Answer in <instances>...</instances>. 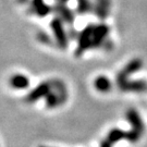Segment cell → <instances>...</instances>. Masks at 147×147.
Masks as SVG:
<instances>
[{
    "label": "cell",
    "mask_w": 147,
    "mask_h": 147,
    "mask_svg": "<svg viewBox=\"0 0 147 147\" xmlns=\"http://www.w3.org/2000/svg\"><path fill=\"white\" fill-rule=\"evenodd\" d=\"M93 9V5L89 0H78V12L80 14L87 13Z\"/></svg>",
    "instance_id": "5bb4252c"
},
{
    "label": "cell",
    "mask_w": 147,
    "mask_h": 147,
    "mask_svg": "<svg viewBox=\"0 0 147 147\" xmlns=\"http://www.w3.org/2000/svg\"><path fill=\"white\" fill-rule=\"evenodd\" d=\"M38 39L42 42H45V44H50V39L48 38L46 34H38Z\"/></svg>",
    "instance_id": "2e32d148"
},
{
    "label": "cell",
    "mask_w": 147,
    "mask_h": 147,
    "mask_svg": "<svg viewBox=\"0 0 147 147\" xmlns=\"http://www.w3.org/2000/svg\"><path fill=\"white\" fill-rule=\"evenodd\" d=\"M108 8L105 5H101V3H97V5L94 7L95 13L99 16L100 19H105L106 16H108Z\"/></svg>",
    "instance_id": "9a60e30c"
},
{
    "label": "cell",
    "mask_w": 147,
    "mask_h": 147,
    "mask_svg": "<svg viewBox=\"0 0 147 147\" xmlns=\"http://www.w3.org/2000/svg\"><path fill=\"white\" fill-rule=\"evenodd\" d=\"M63 104H64V101L62 100V98L51 88V92L46 96V106H47V108L53 109V108H57V107L63 105Z\"/></svg>",
    "instance_id": "7c38bea8"
},
{
    "label": "cell",
    "mask_w": 147,
    "mask_h": 147,
    "mask_svg": "<svg viewBox=\"0 0 147 147\" xmlns=\"http://www.w3.org/2000/svg\"><path fill=\"white\" fill-rule=\"evenodd\" d=\"M123 92H133V93H142L147 90V82L144 80H134L127 81L125 84L120 88Z\"/></svg>",
    "instance_id": "ba28073f"
},
{
    "label": "cell",
    "mask_w": 147,
    "mask_h": 147,
    "mask_svg": "<svg viewBox=\"0 0 147 147\" xmlns=\"http://www.w3.org/2000/svg\"><path fill=\"white\" fill-rule=\"evenodd\" d=\"M53 10L58 13L60 19L63 22H65L68 24H73L74 13L64 3H62V2H57L56 5H53Z\"/></svg>",
    "instance_id": "52a82bcc"
},
{
    "label": "cell",
    "mask_w": 147,
    "mask_h": 147,
    "mask_svg": "<svg viewBox=\"0 0 147 147\" xmlns=\"http://www.w3.org/2000/svg\"><path fill=\"white\" fill-rule=\"evenodd\" d=\"M125 136H126L125 131H122L121 129L115 127V129H112V130L109 131V133H108V135H107L106 138L113 145V144L118 143L121 140H125Z\"/></svg>",
    "instance_id": "4fadbf2b"
},
{
    "label": "cell",
    "mask_w": 147,
    "mask_h": 147,
    "mask_svg": "<svg viewBox=\"0 0 147 147\" xmlns=\"http://www.w3.org/2000/svg\"><path fill=\"white\" fill-rule=\"evenodd\" d=\"M96 1H97V3H101V5H105L107 7L110 5V0H96Z\"/></svg>",
    "instance_id": "ac0fdd59"
},
{
    "label": "cell",
    "mask_w": 147,
    "mask_h": 147,
    "mask_svg": "<svg viewBox=\"0 0 147 147\" xmlns=\"http://www.w3.org/2000/svg\"><path fill=\"white\" fill-rule=\"evenodd\" d=\"M100 147H112V144L106 138V140H102V141H101V143H100Z\"/></svg>",
    "instance_id": "e0dca14e"
},
{
    "label": "cell",
    "mask_w": 147,
    "mask_h": 147,
    "mask_svg": "<svg viewBox=\"0 0 147 147\" xmlns=\"http://www.w3.org/2000/svg\"><path fill=\"white\" fill-rule=\"evenodd\" d=\"M50 92H51V82H42L27 94L25 97V101L28 104H33L42 97H46Z\"/></svg>",
    "instance_id": "277c9868"
},
{
    "label": "cell",
    "mask_w": 147,
    "mask_h": 147,
    "mask_svg": "<svg viewBox=\"0 0 147 147\" xmlns=\"http://www.w3.org/2000/svg\"><path fill=\"white\" fill-rule=\"evenodd\" d=\"M50 27L55 35L56 42L61 49H65L68 47V36L65 30L63 27V21L60 18H55L53 21L50 22Z\"/></svg>",
    "instance_id": "3957f363"
},
{
    "label": "cell",
    "mask_w": 147,
    "mask_h": 147,
    "mask_svg": "<svg viewBox=\"0 0 147 147\" xmlns=\"http://www.w3.org/2000/svg\"><path fill=\"white\" fill-rule=\"evenodd\" d=\"M94 27V25L89 24L79 34V44L75 49V57H81L86 50L92 48Z\"/></svg>",
    "instance_id": "7a4b0ae2"
},
{
    "label": "cell",
    "mask_w": 147,
    "mask_h": 147,
    "mask_svg": "<svg viewBox=\"0 0 147 147\" xmlns=\"http://www.w3.org/2000/svg\"><path fill=\"white\" fill-rule=\"evenodd\" d=\"M39 147H47V146H39Z\"/></svg>",
    "instance_id": "ffe728a7"
},
{
    "label": "cell",
    "mask_w": 147,
    "mask_h": 147,
    "mask_svg": "<svg viewBox=\"0 0 147 147\" xmlns=\"http://www.w3.org/2000/svg\"><path fill=\"white\" fill-rule=\"evenodd\" d=\"M10 86L14 89H25L30 86V79L23 74H14L10 79Z\"/></svg>",
    "instance_id": "9c48e42d"
},
{
    "label": "cell",
    "mask_w": 147,
    "mask_h": 147,
    "mask_svg": "<svg viewBox=\"0 0 147 147\" xmlns=\"http://www.w3.org/2000/svg\"><path fill=\"white\" fill-rule=\"evenodd\" d=\"M67 1H69V0H58V2H62V3H65Z\"/></svg>",
    "instance_id": "d6986e66"
},
{
    "label": "cell",
    "mask_w": 147,
    "mask_h": 147,
    "mask_svg": "<svg viewBox=\"0 0 147 147\" xmlns=\"http://www.w3.org/2000/svg\"><path fill=\"white\" fill-rule=\"evenodd\" d=\"M109 34V26L106 24H98L94 27L93 32V45L92 48H98L102 45Z\"/></svg>",
    "instance_id": "8992f818"
},
{
    "label": "cell",
    "mask_w": 147,
    "mask_h": 147,
    "mask_svg": "<svg viewBox=\"0 0 147 147\" xmlns=\"http://www.w3.org/2000/svg\"><path fill=\"white\" fill-rule=\"evenodd\" d=\"M32 7L35 13L40 18L47 16L51 11V8L44 0H32Z\"/></svg>",
    "instance_id": "8fae6325"
},
{
    "label": "cell",
    "mask_w": 147,
    "mask_h": 147,
    "mask_svg": "<svg viewBox=\"0 0 147 147\" xmlns=\"http://www.w3.org/2000/svg\"><path fill=\"white\" fill-rule=\"evenodd\" d=\"M126 120L131 124V131L142 135L144 132V123L136 109L131 108L126 111Z\"/></svg>",
    "instance_id": "5b68a950"
},
{
    "label": "cell",
    "mask_w": 147,
    "mask_h": 147,
    "mask_svg": "<svg viewBox=\"0 0 147 147\" xmlns=\"http://www.w3.org/2000/svg\"><path fill=\"white\" fill-rule=\"evenodd\" d=\"M94 87L99 93H108L111 90L112 84L110 80L105 75H99L94 80Z\"/></svg>",
    "instance_id": "30bf717a"
},
{
    "label": "cell",
    "mask_w": 147,
    "mask_h": 147,
    "mask_svg": "<svg viewBox=\"0 0 147 147\" xmlns=\"http://www.w3.org/2000/svg\"><path fill=\"white\" fill-rule=\"evenodd\" d=\"M142 67L143 61L138 58L133 59L130 62L126 63L125 65H124V68L122 69L120 72L118 73V75H117V85H118V87L121 88L129 81V78L131 76L132 74L137 72L138 70H141Z\"/></svg>",
    "instance_id": "6da1fadb"
}]
</instances>
